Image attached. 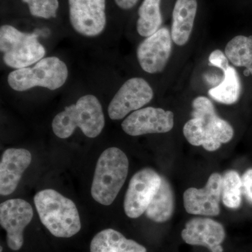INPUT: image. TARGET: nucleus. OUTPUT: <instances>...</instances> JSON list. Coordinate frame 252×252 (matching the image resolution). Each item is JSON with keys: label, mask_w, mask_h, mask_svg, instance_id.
Instances as JSON below:
<instances>
[{"label": "nucleus", "mask_w": 252, "mask_h": 252, "mask_svg": "<svg viewBox=\"0 0 252 252\" xmlns=\"http://www.w3.org/2000/svg\"><path fill=\"white\" fill-rule=\"evenodd\" d=\"M192 108V119L186 123L183 128L184 135L189 143L215 152L222 144L232 140L234 135L233 127L218 117L210 99L205 96L195 97Z\"/></svg>", "instance_id": "f257e3e1"}, {"label": "nucleus", "mask_w": 252, "mask_h": 252, "mask_svg": "<svg viewBox=\"0 0 252 252\" xmlns=\"http://www.w3.org/2000/svg\"><path fill=\"white\" fill-rule=\"evenodd\" d=\"M105 126L102 106L94 94H88L59 113L52 122V130L61 139H67L79 127L89 138L100 135Z\"/></svg>", "instance_id": "f03ea898"}, {"label": "nucleus", "mask_w": 252, "mask_h": 252, "mask_svg": "<svg viewBox=\"0 0 252 252\" xmlns=\"http://www.w3.org/2000/svg\"><path fill=\"white\" fill-rule=\"evenodd\" d=\"M42 224L57 238H71L80 231V216L75 204L53 189H45L34 198Z\"/></svg>", "instance_id": "7ed1b4c3"}, {"label": "nucleus", "mask_w": 252, "mask_h": 252, "mask_svg": "<svg viewBox=\"0 0 252 252\" xmlns=\"http://www.w3.org/2000/svg\"><path fill=\"white\" fill-rule=\"evenodd\" d=\"M127 156L117 147H110L99 156L91 186L93 198L101 205L113 203L125 184L128 173Z\"/></svg>", "instance_id": "20e7f679"}, {"label": "nucleus", "mask_w": 252, "mask_h": 252, "mask_svg": "<svg viewBox=\"0 0 252 252\" xmlns=\"http://www.w3.org/2000/svg\"><path fill=\"white\" fill-rule=\"evenodd\" d=\"M69 76L67 64L56 56L40 60L33 67L15 69L7 77L11 89L18 92L41 87L57 90L64 85Z\"/></svg>", "instance_id": "39448f33"}, {"label": "nucleus", "mask_w": 252, "mask_h": 252, "mask_svg": "<svg viewBox=\"0 0 252 252\" xmlns=\"http://www.w3.org/2000/svg\"><path fill=\"white\" fill-rule=\"evenodd\" d=\"M0 51L4 64L15 69L30 67L46 55L35 33L23 32L10 25L0 28Z\"/></svg>", "instance_id": "423d86ee"}, {"label": "nucleus", "mask_w": 252, "mask_h": 252, "mask_svg": "<svg viewBox=\"0 0 252 252\" xmlns=\"http://www.w3.org/2000/svg\"><path fill=\"white\" fill-rule=\"evenodd\" d=\"M69 22L85 37H96L107 26L106 0H68Z\"/></svg>", "instance_id": "0eeeda50"}, {"label": "nucleus", "mask_w": 252, "mask_h": 252, "mask_svg": "<svg viewBox=\"0 0 252 252\" xmlns=\"http://www.w3.org/2000/svg\"><path fill=\"white\" fill-rule=\"evenodd\" d=\"M154 91L145 79L134 77L126 81L114 94L107 109L112 120L124 119L131 112L143 108L152 101Z\"/></svg>", "instance_id": "6e6552de"}, {"label": "nucleus", "mask_w": 252, "mask_h": 252, "mask_svg": "<svg viewBox=\"0 0 252 252\" xmlns=\"http://www.w3.org/2000/svg\"><path fill=\"white\" fill-rule=\"evenodd\" d=\"M162 182V177L151 168L135 173L129 183L124 200L126 215L137 219L147 210Z\"/></svg>", "instance_id": "1a4fd4ad"}, {"label": "nucleus", "mask_w": 252, "mask_h": 252, "mask_svg": "<svg viewBox=\"0 0 252 252\" xmlns=\"http://www.w3.org/2000/svg\"><path fill=\"white\" fill-rule=\"evenodd\" d=\"M32 217V207L23 199H10L1 203L0 224L6 231L7 245L13 251H18L22 248L23 232Z\"/></svg>", "instance_id": "9d476101"}, {"label": "nucleus", "mask_w": 252, "mask_h": 252, "mask_svg": "<svg viewBox=\"0 0 252 252\" xmlns=\"http://www.w3.org/2000/svg\"><path fill=\"white\" fill-rule=\"evenodd\" d=\"M171 32L161 28L141 42L137 58L141 68L149 74H158L166 67L172 53Z\"/></svg>", "instance_id": "9b49d317"}, {"label": "nucleus", "mask_w": 252, "mask_h": 252, "mask_svg": "<svg viewBox=\"0 0 252 252\" xmlns=\"http://www.w3.org/2000/svg\"><path fill=\"white\" fill-rule=\"evenodd\" d=\"M171 111L153 107H144L131 113L122 124L123 130L130 136L165 133L173 128Z\"/></svg>", "instance_id": "f8f14e48"}, {"label": "nucleus", "mask_w": 252, "mask_h": 252, "mask_svg": "<svg viewBox=\"0 0 252 252\" xmlns=\"http://www.w3.org/2000/svg\"><path fill=\"white\" fill-rule=\"evenodd\" d=\"M223 177L213 173L203 189L190 188L184 193L186 211L191 215L215 217L220 213Z\"/></svg>", "instance_id": "ddd939ff"}, {"label": "nucleus", "mask_w": 252, "mask_h": 252, "mask_svg": "<svg viewBox=\"0 0 252 252\" xmlns=\"http://www.w3.org/2000/svg\"><path fill=\"white\" fill-rule=\"evenodd\" d=\"M186 243L208 248L212 252H223L221 244L225 232L223 225L209 218H194L186 224L182 231Z\"/></svg>", "instance_id": "4468645a"}, {"label": "nucleus", "mask_w": 252, "mask_h": 252, "mask_svg": "<svg viewBox=\"0 0 252 252\" xmlns=\"http://www.w3.org/2000/svg\"><path fill=\"white\" fill-rule=\"evenodd\" d=\"M31 162L32 155L27 149L10 148L5 151L0 162L1 195L14 193Z\"/></svg>", "instance_id": "2eb2a0df"}, {"label": "nucleus", "mask_w": 252, "mask_h": 252, "mask_svg": "<svg viewBox=\"0 0 252 252\" xmlns=\"http://www.w3.org/2000/svg\"><path fill=\"white\" fill-rule=\"evenodd\" d=\"M198 9L197 0H177L172 12L171 36L178 46L188 42Z\"/></svg>", "instance_id": "dca6fc26"}, {"label": "nucleus", "mask_w": 252, "mask_h": 252, "mask_svg": "<svg viewBox=\"0 0 252 252\" xmlns=\"http://www.w3.org/2000/svg\"><path fill=\"white\" fill-rule=\"evenodd\" d=\"M91 252H147V249L134 240L127 239L117 230L108 228L94 235Z\"/></svg>", "instance_id": "f3484780"}, {"label": "nucleus", "mask_w": 252, "mask_h": 252, "mask_svg": "<svg viewBox=\"0 0 252 252\" xmlns=\"http://www.w3.org/2000/svg\"><path fill=\"white\" fill-rule=\"evenodd\" d=\"M175 210V198L170 183L162 177L161 185L154 195L147 210L146 215L157 223H164L170 220Z\"/></svg>", "instance_id": "a211bd4d"}, {"label": "nucleus", "mask_w": 252, "mask_h": 252, "mask_svg": "<svg viewBox=\"0 0 252 252\" xmlns=\"http://www.w3.org/2000/svg\"><path fill=\"white\" fill-rule=\"evenodd\" d=\"M161 0H144L138 10L137 31L140 36L149 37L160 29L162 23Z\"/></svg>", "instance_id": "6ab92c4d"}, {"label": "nucleus", "mask_w": 252, "mask_h": 252, "mask_svg": "<svg viewBox=\"0 0 252 252\" xmlns=\"http://www.w3.org/2000/svg\"><path fill=\"white\" fill-rule=\"evenodd\" d=\"M223 72V81L209 91V95L220 103L233 104L238 102L241 94L240 77L236 69L230 65Z\"/></svg>", "instance_id": "aec40b11"}, {"label": "nucleus", "mask_w": 252, "mask_h": 252, "mask_svg": "<svg viewBox=\"0 0 252 252\" xmlns=\"http://www.w3.org/2000/svg\"><path fill=\"white\" fill-rule=\"evenodd\" d=\"M225 55L233 65L246 68L252 75V36L233 37L225 46Z\"/></svg>", "instance_id": "412c9836"}, {"label": "nucleus", "mask_w": 252, "mask_h": 252, "mask_svg": "<svg viewBox=\"0 0 252 252\" xmlns=\"http://www.w3.org/2000/svg\"><path fill=\"white\" fill-rule=\"evenodd\" d=\"M242 178L236 171L230 170L225 174L222 180V202L225 207L237 209L242 202Z\"/></svg>", "instance_id": "4be33fe9"}, {"label": "nucleus", "mask_w": 252, "mask_h": 252, "mask_svg": "<svg viewBox=\"0 0 252 252\" xmlns=\"http://www.w3.org/2000/svg\"><path fill=\"white\" fill-rule=\"evenodd\" d=\"M28 5L30 13L35 18L49 20L56 18L59 9V0H21Z\"/></svg>", "instance_id": "5701e85b"}, {"label": "nucleus", "mask_w": 252, "mask_h": 252, "mask_svg": "<svg viewBox=\"0 0 252 252\" xmlns=\"http://www.w3.org/2000/svg\"><path fill=\"white\" fill-rule=\"evenodd\" d=\"M209 62L212 65L220 68L222 71H224L229 67L228 58L220 49L212 51L209 57Z\"/></svg>", "instance_id": "b1692460"}, {"label": "nucleus", "mask_w": 252, "mask_h": 252, "mask_svg": "<svg viewBox=\"0 0 252 252\" xmlns=\"http://www.w3.org/2000/svg\"><path fill=\"white\" fill-rule=\"evenodd\" d=\"M242 185L245 196L252 203V169H249L242 177Z\"/></svg>", "instance_id": "393cba45"}, {"label": "nucleus", "mask_w": 252, "mask_h": 252, "mask_svg": "<svg viewBox=\"0 0 252 252\" xmlns=\"http://www.w3.org/2000/svg\"><path fill=\"white\" fill-rule=\"evenodd\" d=\"M139 0H114L116 4L123 10L132 9L137 4Z\"/></svg>", "instance_id": "a878e982"}]
</instances>
